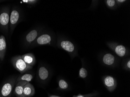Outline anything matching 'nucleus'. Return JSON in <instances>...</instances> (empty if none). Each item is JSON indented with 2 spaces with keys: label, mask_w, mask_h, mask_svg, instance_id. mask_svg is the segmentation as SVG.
Returning a JSON list of instances; mask_svg holds the SVG:
<instances>
[{
  "label": "nucleus",
  "mask_w": 130,
  "mask_h": 97,
  "mask_svg": "<svg viewBox=\"0 0 130 97\" xmlns=\"http://www.w3.org/2000/svg\"><path fill=\"white\" fill-rule=\"evenodd\" d=\"M11 62L14 68L21 73H24L32 68V66L28 65L25 62L21 56H17L12 57Z\"/></svg>",
  "instance_id": "nucleus-1"
},
{
  "label": "nucleus",
  "mask_w": 130,
  "mask_h": 97,
  "mask_svg": "<svg viewBox=\"0 0 130 97\" xmlns=\"http://www.w3.org/2000/svg\"><path fill=\"white\" fill-rule=\"evenodd\" d=\"M10 14L8 9H5L0 14V25L2 28L8 30L9 23Z\"/></svg>",
  "instance_id": "nucleus-2"
},
{
  "label": "nucleus",
  "mask_w": 130,
  "mask_h": 97,
  "mask_svg": "<svg viewBox=\"0 0 130 97\" xmlns=\"http://www.w3.org/2000/svg\"><path fill=\"white\" fill-rule=\"evenodd\" d=\"M14 81L9 82L5 83L1 88V95L3 97H9L11 95L14 86Z\"/></svg>",
  "instance_id": "nucleus-3"
},
{
  "label": "nucleus",
  "mask_w": 130,
  "mask_h": 97,
  "mask_svg": "<svg viewBox=\"0 0 130 97\" xmlns=\"http://www.w3.org/2000/svg\"><path fill=\"white\" fill-rule=\"evenodd\" d=\"M20 18V13L16 9L12 11L10 15L9 19V26L11 31L13 30L17 25Z\"/></svg>",
  "instance_id": "nucleus-4"
},
{
  "label": "nucleus",
  "mask_w": 130,
  "mask_h": 97,
  "mask_svg": "<svg viewBox=\"0 0 130 97\" xmlns=\"http://www.w3.org/2000/svg\"><path fill=\"white\" fill-rule=\"evenodd\" d=\"M35 93V89L32 84L28 82L24 87L23 95L24 97H30L33 96Z\"/></svg>",
  "instance_id": "nucleus-5"
},
{
  "label": "nucleus",
  "mask_w": 130,
  "mask_h": 97,
  "mask_svg": "<svg viewBox=\"0 0 130 97\" xmlns=\"http://www.w3.org/2000/svg\"><path fill=\"white\" fill-rule=\"evenodd\" d=\"M22 59L28 65L32 66L36 62V57L32 53H27L21 56Z\"/></svg>",
  "instance_id": "nucleus-6"
},
{
  "label": "nucleus",
  "mask_w": 130,
  "mask_h": 97,
  "mask_svg": "<svg viewBox=\"0 0 130 97\" xmlns=\"http://www.w3.org/2000/svg\"><path fill=\"white\" fill-rule=\"evenodd\" d=\"M28 82L25 81H20L17 82L14 89V93L18 97H24L23 95L24 87Z\"/></svg>",
  "instance_id": "nucleus-7"
},
{
  "label": "nucleus",
  "mask_w": 130,
  "mask_h": 97,
  "mask_svg": "<svg viewBox=\"0 0 130 97\" xmlns=\"http://www.w3.org/2000/svg\"><path fill=\"white\" fill-rule=\"evenodd\" d=\"M6 42L4 36H0V60L3 61L4 59L6 51Z\"/></svg>",
  "instance_id": "nucleus-8"
},
{
  "label": "nucleus",
  "mask_w": 130,
  "mask_h": 97,
  "mask_svg": "<svg viewBox=\"0 0 130 97\" xmlns=\"http://www.w3.org/2000/svg\"><path fill=\"white\" fill-rule=\"evenodd\" d=\"M60 46L63 49L68 52H73L75 49L74 44L68 41H62L60 42Z\"/></svg>",
  "instance_id": "nucleus-9"
},
{
  "label": "nucleus",
  "mask_w": 130,
  "mask_h": 97,
  "mask_svg": "<svg viewBox=\"0 0 130 97\" xmlns=\"http://www.w3.org/2000/svg\"><path fill=\"white\" fill-rule=\"evenodd\" d=\"M52 38L51 36L48 34L41 35L37 38L36 42L39 45H43L48 44L51 42Z\"/></svg>",
  "instance_id": "nucleus-10"
},
{
  "label": "nucleus",
  "mask_w": 130,
  "mask_h": 97,
  "mask_svg": "<svg viewBox=\"0 0 130 97\" xmlns=\"http://www.w3.org/2000/svg\"><path fill=\"white\" fill-rule=\"evenodd\" d=\"M38 31L36 30H31L26 36V40L28 43L30 44L31 42L36 39L38 36Z\"/></svg>",
  "instance_id": "nucleus-11"
},
{
  "label": "nucleus",
  "mask_w": 130,
  "mask_h": 97,
  "mask_svg": "<svg viewBox=\"0 0 130 97\" xmlns=\"http://www.w3.org/2000/svg\"><path fill=\"white\" fill-rule=\"evenodd\" d=\"M103 62L106 65H111L114 63L115 57L110 53L106 54L103 57Z\"/></svg>",
  "instance_id": "nucleus-12"
},
{
  "label": "nucleus",
  "mask_w": 130,
  "mask_h": 97,
  "mask_svg": "<svg viewBox=\"0 0 130 97\" xmlns=\"http://www.w3.org/2000/svg\"><path fill=\"white\" fill-rule=\"evenodd\" d=\"M38 75L41 80H45L49 76V72L48 70L44 66H41L39 70Z\"/></svg>",
  "instance_id": "nucleus-13"
},
{
  "label": "nucleus",
  "mask_w": 130,
  "mask_h": 97,
  "mask_svg": "<svg viewBox=\"0 0 130 97\" xmlns=\"http://www.w3.org/2000/svg\"><path fill=\"white\" fill-rule=\"evenodd\" d=\"M115 52L116 54L120 57H123L126 54V48L123 45H118L115 47Z\"/></svg>",
  "instance_id": "nucleus-14"
},
{
  "label": "nucleus",
  "mask_w": 130,
  "mask_h": 97,
  "mask_svg": "<svg viewBox=\"0 0 130 97\" xmlns=\"http://www.w3.org/2000/svg\"><path fill=\"white\" fill-rule=\"evenodd\" d=\"M33 78L32 75L31 74H25L19 77L17 79V82H18L20 81H25L29 82L32 80Z\"/></svg>",
  "instance_id": "nucleus-15"
},
{
  "label": "nucleus",
  "mask_w": 130,
  "mask_h": 97,
  "mask_svg": "<svg viewBox=\"0 0 130 97\" xmlns=\"http://www.w3.org/2000/svg\"><path fill=\"white\" fill-rule=\"evenodd\" d=\"M104 83L106 86L108 87H112L115 84L114 79L111 76H108L104 79Z\"/></svg>",
  "instance_id": "nucleus-16"
},
{
  "label": "nucleus",
  "mask_w": 130,
  "mask_h": 97,
  "mask_svg": "<svg viewBox=\"0 0 130 97\" xmlns=\"http://www.w3.org/2000/svg\"><path fill=\"white\" fill-rule=\"evenodd\" d=\"M58 85L61 89H66L68 87V85L66 81L61 79L58 82Z\"/></svg>",
  "instance_id": "nucleus-17"
},
{
  "label": "nucleus",
  "mask_w": 130,
  "mask_h": 97,
  "mask_svg": "<svg viewBox=\"0 0 130 97\" xmlns=\"http://www.w3.org/2000/svg\"><path fill=\"white\" fill-rule=\"evenodd\" d=\"M79 76L82 78H85L88 75V72L85 68H82L80 69L79 73Z\"/></svg>",
  "instance_id": "nucleus-18"
},
{
  "label": "nucleus",
  "mask_w": 130,
  "mask_h": 97,
  "mask_svg": "<svg viewBox=\"0 0 130 97\" xmlns=\"http://www.w3.org/2000/svg\"><path fill=\"white\" fill-rule=\"evenodd\" d=\"M107 5L110 7H113L115 4V1L114 0H108L106 1Z\"/></svg>",
  "instance_id": "nucleus-19"
},
{
  "label": "nucleus",
  "mask_w": 130,
  "mask_h": 97,
  "mask_svg": "<svg viewBox=\"0 0 130 97\" xmlns=\"http://www.w3.org/2000/svg\"><path fill=\"white\" fill-rule=\"evenodd\" d=\"M37 1L35 0H23L22 1V2L23 3H26L29 4H34L37 2Z\"/></svg>",
  "instance_id": "nucleus-20"
},
{
  "label": "nucleus",
  "mask_w": 130,
  "mask_h": 97,
  "mask_svg": "<svg viewBox=\"0 0 130 97\" xmlns=\"http://www.w3.org/2000/svg\"><path fill=\"white\" fill-rule=\"evenodd\" d=\"M117 1L119 3H122L125 2V0H118V1Z\"/></svg>",
  "instance_id": "nucleus-21"
},
{
  "label": "nucleus",
  "mask_w": 130,
  "mask_h": 97,
  "mask_svg": "<svg viewBox=\"0 0 130 97\" xmlns=\"http://www.w3.org/2000/svg\"><path fill=\"white\" fill-rule=\"evenodd\" d=\"M127 65L128 67V68H130V61H128V62L127 63Z\"/></svg>",
  "instance_id": "nucleus-22"
},
{
  "label": "nucleus",
  "mask_w": 130,
  "mask_h": 97,
  "mask_svg": "<svg viewBox=\"0 0 130 97\" xmlns=\"http://www.w3.org/2000/svg\"><path fill=\"white\" fill-rule=\"evenodd\" d=\"M50 97H61L60 96H57V95H51Z\"/></svg>",
  "instance_id": "nucleus-23"
},
{
  "label": "nucleus",
  "mask_w": 130,
  "mask_h": 97,
  "mask_svg": "<svg viewBox=\"0 0 130 97\" xmlns=\"http://www.w3.org/2000/svg\"><path fill=\"white\" fill-rule=\"evenodd\" d=\"M77 97H84V96H82V95H79V96H78Z\"/></svg>",
  "instance_id": "nucleus-24"
}]
</instances>
